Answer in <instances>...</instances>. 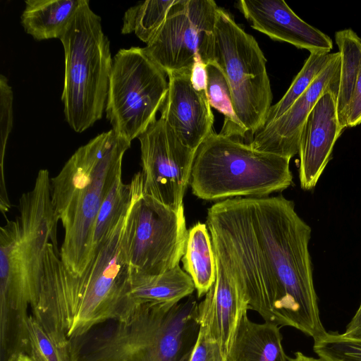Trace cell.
<instances>
[{"label": "cell", "mask_w": 361, "mask_h": 361, "mask_svg": "<svg viewBox=\"0 0 361 361\" xmlns=\"http://www.w3.org/2000/svg\"><path fill=\"white\" fill-rule=\"evenodd\" d=\"M216 259L265 322L288 326L314 340L319 317L309 243L310 226L282 195L234 197L208 209Z\"/></svg>", "instance_id": "cell-1"}, {"label": "cell", "mask_w": 361, "mask_h": 361, "mask_svg": "<svg viewBox=\"0 0 361 361\" xmlns=\"http://www.w3.org/2000/svg\"><path fill=\"white\" fill-rule=\"evenodd\" d=\"M127 215L94 250L80 276L68 271L51 243L47 245L39 291L31 314L66 351L71 338L117 317L130 276L121 247Z\"/></svg>", "instance_id": "cell-2"}, {"label": "cell", "mask_w": 361, "mask_h": 361, "mask_svg": "<svg viewBox=\"0 0 361 361\" xmlns=\"http://www.w3.org/2000/svg\"><path fill=\"white\" fill-rule=\"evenodd\" d=\"M50 179L48 170H39L32 189L19 199V214L0 228L1 347L25 341L27 310L38 297L49 239L60 255Z\"/></svg>", "instance_id": "cell-3"}, {"label": "cell", "mask_w": 361, "mask_h": 361, "mask_svg": "<svg viewBox=\"0 0 361 361\" xmlns=\"http://www.w3.org/2000/svg\"><path fill=\"white\" fill-rule=\"evenodd\" d=\"M200 329L199 303L145 302L72 338L70 361H189Z\"/></svg>", "instance_id": "cell-4"}, {"label": "cell", "mask_w": 361, "mask_h": 361, "mask_svg": "<svg viewBox=\"0 0 361 361\" xmlns=\"http://www.w3.org/2000/svg\"><path fill=\"white\" fill-rule=\"evenodd\" d=\"M130 143L113 129L102 133L79 147L50 179L54 216L65 231L60 257L74 276H82L93 258L97 216L121 176L123 157Z\"/></svg>", "instance_id": "cell-5"}, {"label": "cell", "mask_w": 361, "mask_h": 361, "mask_svg": "<svg viewBox=\"0 0 361 361\" xmlns=\"http://www.w3.org/2000/svg\"><path fill=\"white\" fill-rule=\"evenodd\" d=\"M290 159L212 132L195 152L189 185L207 201L269 196L291 185Z\"/></svg>", "instance_id": "cell-6"}, {"label": "cell", "mask_w": 361, "mask_h": 361, "mask_svg": "<svg viewBox=\"0 0 361 361\" xmlns=\"http://www.w3.org/2000/svg\"><path fill=\"white\" fill-rule=\"evenodd\" d=\"M199 55L215 63L230 85L233 109L243 140H252L265 125L273 95L267 59L253 36L219 7L213 31L204 39Z\"/></svg>", "instance_id": "cell-7"}, {"label": "cell", "mask_w": 361, "mask_h": 361, "mask_svg": "<svg viewBox=\"0 0 361 361\" xmlns=\"http://www.w3.org/2000/svg\"><path fill=\"white\" fill-rule=\"evenodd\" d=\"M60 40L65 54L64 114L70 126L81 133L102 116L113 63L101 18L89 1L83 0Z\"/></svg>", "instance_id": "cell-8"}, {"label": "cell", "mask_w": 361, "mask_h": 361, "mask_svg": "<svg viewBox=\"0 0 361 361\" xmlns=\"http://www.w3.org/2000/svg\"><path fill=\"white\" fill-rule=\"evenodd\" d=\"M166 74L144 48L120 49L113 59L106 117L113 130L130 141L155 121L166 99Z\"/></svg>", "instance_id": "cell-9"}, {"label": "cell", "mask_w": 361, "mask_h": 361, "mask_svg": "<svg viewBox=\"0 0 361 361\" xmlns=\"http://www.w3.org/2000/svg\"><path fill=\"white\" fill-rule=\"evenodd\" d=\"M188 230L184 207L173 209L142 192L126 217L121 247L130 274L158 275L179 265Z\"/></svg>", "instance_id": "cell-10"}, {"label": "cell", "mask_w": 361, "mask_h": 361, "mask_svg": "<svg viewBox=\"0 0 361 361\" xmlns=\"http://www.w3.org/2000/svg\"><path fill=\"white\" fill-rule=\"evenodd\" d=\"M137 138L142 193L173 209L183 207L195 151L185 145L161 117Z\"/></svg>", "instance_id": "cell-11"}, {"label": "cell", "mask_w": 361, "mask_h": 361, "mask_svg": "<svg viewBox=\"0 0 361 361\" xmlns=\"http://www.w3.org/2000/svg\"><path fill=\"white\" fill-rule=\"evenodd\" d=\"M218 8L213 0H176L145 51L166 75L191 71Z\"/></svg>", "instance_id": "cell-12"}, {"label": "cell", "mask_w": 361, "mask_h": 361, "mask_svg": "<svg viewBox=\"0 0 361 361\" xmlns=\"http://www.w3.org/2000/svg\"><path fill=\"white\" fill-rule=\"evenodd\" d=\"M340 70L338 51L309 88L281 117L256 133L249 145L255 149L290 159L298 154L300 133L314 106L326 92L338 94Z\"/></svg>", "instance_id": "cell-13"}, {"label": "cell", "mask_w": 361, "mask_h": 361, "mask_svg": "<svg viewBox=\"0 0 361 361\" xmlns=\"http://www.w3.org/2000/svg\"><path fill=\"white\" fill-rule=\"evenodd\" d=\"M337 95L331 92L324 94L302 129L298 151L299 180L305 190L316 186L331 159L336 140L344 130L338 119Z\"/></svg>", "instance_id": "cell-14"}, {"label": "cell", "mask_w": 361, "mask_h": 361, "mask_svg": "<svg viewBox=\"0 0 361 361\" xmlns=\"http://www.w3.org/2000/svg\"><path fill=\"white\" fill-rule=\"evenodd\" d=\"M167 76L169 89L160 109L161 118L185 145L195 151L214 132V117L207 92L194 88L190 71Z\"/></svg>", "instance_id": "cell-15"}, {"label": "cell", "mask_w": 361, "mask_h": 361, "mask_svg": "<svg viewBox=\"0 0 361 361\" xmlns=\"http://www.w3.org/2000/svg\"><path fill=\"white\" fill-rule=\"evenodd\" d=\"M237 7L251 27L276 41L312 52H327L331 39L302 20L283 0H240Z\"/></svg>", "instance_id": "cell-16"}, {"label": "cell", "mask_w": 361, "mask_h": 361, "mask_svg": "<svg viewBox=\"0 0 361 361\" xmlns=\"http://www.w3.org/2000/svg\"><path fill=\"white\" fill-rule=\"evenodd\" d=\"M216 265L215 282L199 303L200 327L228 356L240 320L249 308L244 295L216 259Z\"/></svg>", "instance_id": "cell-17"}, {"label": "cell", "mask_w": 361, "mask_h": 361, "mask_svg": "<svg viewBox=\"0 0 361 361\" xmlns=\"http://www.w3.org/2000/svg\"><path fill=\"white\" fill-rule=\"evenodd\" d=\"M195 290L191 277L180 265L158 275L130 274L115 319L126 318L139 304L149 302L177 303L191 295Z\"/></svg>", "instance_id": "cell-18"}, {"label": "cell", "mask_w": 361, "mask_h": 361, "mask_svg": "<svg viewBox=\"0 0 361 361\" xmlns=\"http://www.w3.org/2000/svg\"><path fill=\"white\" fill-rule=\"evenodd\" d=\"M228 361H288L278 324L252 322L247 313L240 320L227 356Z\"/></svg>", "instance_id": "cell-19"}, {"label": "cell", "mask_w": 361, "mask_h": 361, "mask_svg": "<svg viewBox=\"0 0 361 361\" xmlns=\"http://www.w3.org/2000/svg\"><path fill=\"white\" fill-rule=\"evenodd\" d=\"M83 0H26L21 16L25 31L36 40L59 38L66 32Z\"/></svg>", "instance_id": "cell-20"}, {"label": "cell", "mask_w": 361, "mask_h": 361, "mask_svg": "<svg viewBox=\"0 0 361 361\" xmlns=\"http://www.w3.org/2000/svg\"><path fill=\"white\" fill-rule=\"evenodd\" d=\"M181 261L183 269L194 283L197 297L204 296L216 275L215 255L206 224L197 222L188 230Z\"/></svg>", "instance_id": "cell-21"}, {"label": "cell", "mask_w": 361, "mask_h": 361, "mask_svg": "<svg viewBox=\"0 0 361 361\" xmlns=\"http://www.w3.org/2000/svg\"><path fill=\"white\" fill-rule=\"evenodd\" d=\"M143 180L141 171L132 178L128 184L119 177L100 207L94 225L93 235V255L97 249L111 235V232L125 216L135 200L142 192Z\"/></svg>", "instance_id": "cell-22"}, {"label": "cell", "mask_w": 361, "mask_h": 361, "mask_svg": "<svg viewBox=\"0 0 361 361\" xmlns=\"http://www.w3.org/2000/svg\"><path fill=\"white\" fill-rule=\"evenodd\" d=\"M335 41L341 56L336 109L339 124L345 130L347 128L348 108L357 80L361 59V38L349 28L336 32Z\"/></svg>", "instance_id": "cell-23"}, {"label": "cell", "mask_w": 361, "mask_h": 361, "mask_svg": "<svg viewBox=\"0 0 361 361\" xmlns=\"http://www.w3.org/2000/svg\"><path fill=\"white\" fill-rule=\"evenodd\" d=\"M176 0H147L129 8L123 16L122 34L134 32L147 44L165 21Z\"/></svg>", "instance_id": "cell-24"}, {"label": "cell", "mask_w": 361, "mask_h": 361, "mask_svg": "<svg viewBox=\"0 0 361 361\" xmlns=\"http://www.w3.org/2000/svg\"><path fill=\"white\" fill-rule=\"evenodd\" d=\"M207 95L211 107L224 116L221 134L243 140L241 128L235 116L231 90L221 68L214 62L207 63Z\"/></svg>", "instance_id": "cell-25"}, {"label": "cell", "mask_w": 361, "mask_h": 361, "mask_svg": "<svg viewBox=\"0 0 361 361\" xmlns=\"http://www.w3.org/2000/svg\"><path fill=\"white\" fill-rule=\"evenodd\" d=\"M335 53L312 52L282 98L269 110L265 126L281 117L309 88L318 75L335 56Z\"/></svg>", "instance_id": "cell-26"}, {"label": "cell", "mask_w": 361, "mask_h": 361, "mask_svg": "<svg viewBox=\"0 0 361 361\" xmlns=\"http://www.w3.org/2000/svg\"><path fill=\"white\" fill-rule=\"evenodd\" d=\"M25 329L27 353L34 361H70L68 351L51 339L31 314L26 320Z\"/></svg>", "instance_id": "cell-27"}, {"label": "cell", "mask_w": 361, "mask_h": 361, "mask_svg": "<svg viewBox=\"0 0 361 361\" xmlns=\"http://www.w3.org/2000/svg\"><path fill=\"white\" fill-rule=\"evenodd\" d=\"M313 349L322 361H361V340L326 332L314 340Z\"/></svg>", "instance_id": "cell-28"}, {"label": "cell", "mask_w": 361, "mask_h": 361, "mask_svg": "<svg viewBox=\"0 0 361 361\" xmlns=\"http://www.w3.org/2000/svg\"><path fill=\"white\" fill-rule=\"evenodd\" d=\"M0 111H1V148H0V166L1 182L0 195H8L4 182V160L6 146L13 126V92L8 84L6 78L0 75Z\"/></svg>", "instance_id": "cell-29"}, {"label": "cell", "mask_w": 361, "mask_h": 361, "mask_svg": "<svg viewBox=\"0 0 361 361\" xmlns=\"http://www.w3.org/2000/svg\"><path fill=\"white\" fill-rule=\"evenodd\" d=\"M189 361H228L219 343L200 327L199 335Z\"/></svg>", "instance_id": "cell-30"}, {"label": "cell", "mask_w": 361, "mask_h": 361, "mask_svg": "<svg viewBox=\"0 0 361 361\" xmlns=\"http://www.w3.org/2000/svg\"><path fill=\"white\" fill-rule=\"evenodd\" d=\"M346 123L347 127H354L361 123V59L357 80L348 108Z\"/></svg>", "instance_id": "cell-31"}, {"label": "cell", "mask_w": 361, "mask_h": 361, "mask_svg": "<svg viewBox=\"0 0 361 361\" xmlns=\"http://www.w3.org/2000/svg\"><path fill=\"white\" fill-rule=\"evenodd\" d=\"M190 80L195 90L207 92V63L202 61L199 54L197 55L190 71Z\"/></svg>", "instance_id": "cell-32"}, {"label": "cell", "mask_w": 361, "mask_h": 361, "mask_svg": "<svg viewBox=\"0 0 361 361\" xmlns=\"http://www.w3.org/2000/svg\"><path fill=\"white\" fill-rule=\"evenodd\" d=\"M342 336L348 338L361 340V302Z\"/></svg>", "instance_id": "cell-33"}, {"label": "cell", "mask_w": 361, "mask_h": 361, "mask_svg": "<svg viewBox=\"0 0 361 361\" xmlns=\"http://www.w3.org/2000/svg\"><path fill=\"white\" fill-rule=\"evenodd\" d=\"M6 361H34L30 355L24 351L15 352L11 354Z\"/></svg>", "instance_id": "cell-34"}, {"label": "cell", "mask_w": 361, "mask_h": 361, "mask_svg": "<svg viewBox=\"0 0 361 361\" xmlns=\"http://www.w3.org/2000/svg\"><path fill=\"white\" fill-rule=\"evenodd\" d=\"M288 361H322L321 359L314 358L312 357H308L305 355L301 352L295 353V356L293 357H288Z\"/></svg>", "instance_id": "cell-35"}]
</instances>
